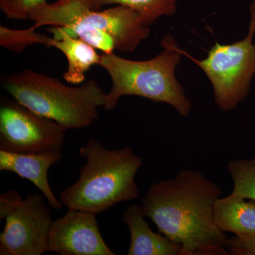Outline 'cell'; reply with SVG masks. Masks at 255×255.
Masks as SVG:
<instances>
[{
    "label": "cell",
    "mask_w": 255,
    "mask_h": 255,
    "mask_svg": "<svg viewBox=\"0 0 255 255\" xmlns=\"http://www.w3.org/2000/svg\"><path fill=\"white\" fill-rule=\"evenodd\" d=\"M227 168L233 182L231 194L255 201V156L251 159L230 161Z\"/></svg>",
    "instance_id": "9a60e30c"
},
{
    "label": "cell",
    "mask_w": 255,
    "mask_h": 255,
    "mask_svg": "<svg viewBox=\"0 0 255 255\" xmlns=\"http://www.w3.org/2000/svg\"><path fill=\"white\" fill-rule=\"evenodd\" d=\"M96 215L68 209L53 220L48 238V252L59 255H116L101 234Z\"/></svg>",
    "instance_id": "9c48e42d"
},
{
    "label": "cell",
    "mask_w": 255,
    "mask_h": 255,
    "mask_svg": "<svg viewBox=\"0 0 255 255\" xmlns=\"http://www.w3.org/2000/svg\"><path fill=\"white\" fill-rule=\"evenodd\" d=\"M79 155L86 163L80 169L78 180L60 193L64 206L97 214L139 198L135 176L142 159L131 147L110 150L90 139L80 147Z\"/></svg>",
    "instance_id": "7a4b0ae2"
},
{
    "label": "cell",
    "mask_w": 255,
    "mask_h": 255,
    "mask_svg": "<svg viewBox=\"0 0 255 255\" xmlns=\"http://www.w3.org/2000/svg\"><path fill=\"white\" fill-rule=\"evenodd\" d=\"M40 193L24 199L18 191L0 195V219H4L0 234V255H41L48 252L52 219L51 206Z\"/></svg>",
    "instance_id": "52a82bcc"
},
{
    "label": "cell",
    "mask_w": 255,
    "mask_h": 255,
    "mask_svg": "<svg viewBox=\"0 0 255 255\" xmlns=\"http://www.w3.org/2000/svg\"><path fill=\"white\" fill-rule=\"evenodd\" d=\"M221 188L197 169L179 171L152 184L142 201L159 233L182 247V255H228V240L214 219Z\"/></svg>",
    "instance_id": "6da1fadb"
},
{
    "label": "cell",
    "mask_w": 255,
    "mask_h": 255,
    "mask_svg": "<svg viewBox=\"0 0 255 255\" xmlns=\"http://www.w3.org/2000/svg\"><path fill=\"white\" fill-rule=\"evenodd\" d=\"M2 87L18 103L67 130L91 127L107 100V92L94 79L79 87H69L29 69L6 75Z\"/></svg>",
    "instance_id": "277c9868"
},
{
    "label": "cell",
    "mask_w": 255,
    "mask_h": 255,
    "mask_svg": "<svg viewBox=\"0 0 255 255\" xmlns=\"http://www.w3.org/2000/svg\"><path fill=\"white\" fill-rule=\"evenodd\" d=\"M28 19L36 28L44 26L65 27L69 24L85 25L102 30L114 41L116 50L132 53L150 34L136 12L124 6L116 5L100 11L93 9L91 0H58L45 2L35 8Z\"/></svg>",
    "instance_id": "5b68a950"
},
{
    "label": "cell",
    "mask_w": 255,
    "mask_h": 255,
    "mask_svg": "<svg viewBox=\"0 0 255 255\" xmlns=\"http://www.w3.org/2000/svg\"><path fill=\"white\" fill-rule=\"evenodd\" d=\"M177 0H91L93 9L107 5H124L136 11L145 26H150L161 16H172L177 11Z\"/></svg>",
    "instance_id": "5bb4252c"
},
{
    "label": "cell",
    "mask_w": 255,
    "mask_h": 255,
    "mask_svg": "<svg viewBox=\"0 0 255 255\" xmlns=\"http://www.w3.org/2000/svg\"><path fill=\"white\" fill-rule=\"evenodd\" d=\"M65 130L59 124L41 117L13 99L0 107V150L31 154L62 150Z\"/></svg>",
    "instance_id": "ba28073f"
},
{
    "label": "cell",
    "mask_w": 255,
    "mask_h": 255,
    "mask_svg": "<svg viewBox=\"0 0 255 255\" xmlns=\"http://www.w3.org/2000/svg\"><path fill=\"white\" fill-rule=\"evenodd\" d=\"M47 0H0V9L9 19H28L32 11Z\"/></svg>",
    "instance_id": "e0dca14e"
},
{
    "label": "cell",
    "mask_w": 255,
    "mask_h": 255,
    "mask_svg": "<svg viewBox=\"0 0 255 255\" xmlns=\"http://www.w3.org/2000/svg\"><path fill=\"white\" fill-rule=\"evenodd\" d=\"M53 35L50 38L36 31V44L51 46L61 52L68 60V70L63 79L71 85H79L85 80V74L92 66L99 65L101 55L93 47L80 38L69 34L63 28L52 26L48 30Z\"/></svg>",
    "instance_id": "8fae6325"
},
{
    "label": "cell",
    "mask_w": 255,
    "mask_h": 255,
    "mask_svg": "<svg viewBox=\"0 0 255 255\" xmlns=\"http://www.w3.org/2000/svg\"><path fill=\"white\" fill-rule=\"evenodd\" d=\"M251 19L246 38L231 44L216 42L204 59L183 55L194 62L209 78L216 105L223 112H231L249 95L252 78L255 75V0L251 5Z\"/></svg>",
    "instance_id": "8992f818"
},
{
    "label": "cell",
    "mask_w": 255,
    "mask_h": 255,
    "mask_svg": "<svg viewBox=\"0 0 255 255\" xmlns=\"http://www.w3.org/2000/svg\"><path fill=\"white\" fill-rule=\"evenodd\" d=\"M61 150L22 154L0 150V171L11 172L30 181L46 197L52 209H62L63 204L57 199L48 182V170L60 162Z\"/></svg>",
    "instance_id": "30bf717a"
},
{
    "label": "cell",
    "mask_w": 255,
    "mask_h": 255,
    "mask_svg": "<svg viewBox=\"0 0 255 255\" xmlns=\"http://www.w3.org/2000/svg\"><path fill=\"white\" fill-rule=\"evenodd\" d=\"M215 222L225 233L239 237L255 236V201L231 194L216 201Z\"/></svg>",
    "instance_id": "4fadbf2b"
},
{
    "label": "cell",
    "mask_w": 255,
    "mask_h": 255,
    "mask_svg": "<svg viewBox=\"0 0 255 255\" xmlns=\"http://www.w3.org/2000/svg\"><path fill=\"white\" fill-rule=\"evenodd\" d=\"M228 251L230 255H255V236H233L228 240Z\"/></svg>",
    "instance_id": "ac0fdd59"
},
{
    "label": "cell",
    "mask_w": 255,
    "mask_h": 255,
    "mask_svg": "<svg viewBox=\"0 0 255 255\" xmlns=\"http://www.w3.org/2000/svg\"><path fill=\"white\" fill-rule=\"evenodd\" d=\"M141 206L132 204L122 216L130 233L128 255H182V247L160 233L153 232L145 221Z\"/></svg>",
    "instance_id": "7c38bea8"
},
{
    "label": "cell",
    "mask_w": 255,
    "mask_h": 255,
    "mask_svg": "<svg viewBox=\"0 0 255 255\" xmlns=\"http://www.w3.org/2000/svg\"><path fill=\"white\" fill-rule=\"evenodd\" d=\"M161 46L163 48L158 55L146 60L126 59L114 53L101 54L98 65L112 80L104 110H114L124 96H137L170 105L182 117L189 115L192 103L175 75L183 50L170 34Z\"/></svg>",
    "instance_id": "3957f363"
},
{
    "label": "cell",
    "mask_w": 255,
    "mask_h": 255,
    "mask_svg": "<svg viewBox=\"0 0 255 255\" xmlns=\"http://www.w3.org/2000/svg\"><path fill=\"white\" fill-rule=\"evenodd\" d=\"M34 26L26 29L16 30L0 26V45L14 53H21L28 46H33L32 32Z\"/></svg>",
    "instance_id": "2e32d148"
}]
</instances>
